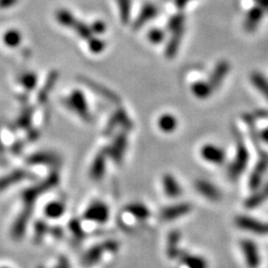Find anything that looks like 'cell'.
I'll return each instance as SVG.
<instances>
[{
  "instance_id": "obj_1",
  "label": "cell",
  "mask_w": 268,
  "mask_h": 268,
  "mask_svg": "<svg viewBox=\"0 0 268 268\" xmlns=\"http://www.w3.org/2000/svg\"><path fill=\"white\" fill-rule=\"evenodd\" d=\"M58 182H60V176L57 172H53L44 181L28 188V189H25L21 192V199L24 201V204L26 207H33L34 202L39 198L40 195L57 186Z\"/></svg>"
},
{
  "instance_id": "obj_15",
  "label": "cell",
  "mask_w": 268,
  "mask_h": 268,
  "mask_svg": "<svg viewBox=\"0 0 268 268\" xmlns=\"http://www.w3.org/2000/svg\"><path fill=\"white\" fill-rule=\"evenodd\" d=\"M195 188L203 198L210 201H218L221 199V192L216 186H213L211 182L203 179H198L195 182Z\"/></svg>"
},
{
  "instance_id": "obj_47",
  "label": "cell",
  "mask_w": 268,
  "mask_h": 268,
  "mask_svg": "<svg viewBox=\"0 0 268 268\" xmlns=\"http://www.w3.org/2000/svg\"><path fill=\"white\" fill-rule=\"evenodd\" d=\"M22 147H24V144H22L21 141H17L12 144L11 146V150H12V153L13 154H20L21 151H22Z\"/></svg>"
},
{
  "instance_id": "obj_40",
  "label": "cell",
  "mask_w": 268,
  "mask_h": 268,
  "mask_svg": "<svg viewBox=\"0 0 268 268\" xmlns=\"http://www.w3.org/2000/svg\"><path fill=\"white\" fill-rule=\"evenodd\" d=\"M168 28L170 31H174L180 28H185V15L181 12L176 13L169 19Z\"/></svg>"
},
{
  "instance_id": "obj_41",
  "label": "cell",
  "mask_w": 268,
  "mask_h": 268,
  "mask_svg": "<svg viewBox=\"0 0 268 268\" xmlns=\"http://www.w3.org/2000/svg\"><path fill=\"white\" fill-rule=\"evenodd\" d=\"M164 31L161 30L159 28H152L149 30V33H147V39H149V42L152 44H160L162 43L164 40Z\"/></svg>"
},
{
  "instance_id": "obj_6",
  "label": "cell",
  "mask_w": 268,
  "mask_h": 268,
  "mask_svg": "<svg viewBox=\"0 0 268 268\" xmlns=\"http://www.w3.org/2000/svg\"><path fill=\"white\" fill-rule=\"evenodd\" d=\"M249 160V153L247 147L241 141H238V145H237V153L234 162L230 164L229 170H228V174H229L230 179L238 178L241 173L244 172L245 168L247 167Z\"/></svg>"
},
{
  "instance_id": "obj_19",
  "label": "cell",
  "mask_w": 268,
  "mask_h": 268,
  "mask_svg": "<svg viewBox=\"0 0 268 268\" xmlns=\"http://www.w3.org/2000/svg\"><path fill=\"white\" fill-rule=\"evenodd\" d=\"M201 156L202 159L207 161L209 163L212 164H221L225 161V152H223L220 147L212 144H205L201 147Z\"/></svg>"
},
{
  "instance_id": "obj_42",
  "label": "cell",
  "mask_w": 268,
  "mask_h": 268,
  "mask_svg": "<svg viewBox=\"0 0 268 268\" xmlns=\"http://www.w3.org/2000/svg\"><path fill=\"white\" fill-rule=\"evenodd\" d=\"M48 232H49V228L46 225V222H44L42 220L36 222V226H35V239L36 240L40 241L44 238V236L48 234Z\"/></svg>"
},
{
  "instance_id": "obj_34",
  "label": "cell",
  "mask_w": 268,
  "mask_h": 268,
  "mask_svg": "<svg viewBox=\"0 0 268 268\" xmlns=\"http://www.w3.org/2000/svg\"><path fill=\"white\" fill-rule=\"evenodd\" d=\"M38 80V76L34 71H24L18 76V83H19L26 91H33L36 87Z\"/></svg>"
},
{
  "instance_id": "obj_24",
  "label": "cell",
  "mask_w": 268,
  "mask_h": 268,
  "mask_svg": "<svg viewBox=\"0 0 268 268\" xmlns=\"http://www.w3.org/2000/svg\"><path fill=\"white\" fill-rule=\"evenodd\" d=\"M179 261L187 268H208L207 261L201 256H198V255L181 252L180 256H179Z\"/></svg>"
},
{
  "instance_id": "obj_12",
  "label": "cell",
  "mask_w": 268,
  "mask_h": 268,
  "mask_svg": "<svg viewBox=\"0 0 268 268\" xmlns=\"http://www.w3.org/2000/svg\"><path fill=\"white\" fill-rule=\"evenodd\" d=\"M31 213H33V207H26V205H24V209L18 214V217L16 218V220L11 227L12 238L20 239L21 237L25 235L27 223L29 221Z\"/></svg>"
},
{
  "instance_id": "obj_33",
  "label": "cell",
  "mask_w": 268,
  "mask_h": 268,
  "mask_svg": "<svg viewBox=\"0 0 268 268\" xmlns=\"http://www.w3.org/2000/svg\"><path fill=\"white\" fill-rule=\"evenodd\" d=\"M33 115H34V107L26 106L20 112L19 116L17 119V128L22 130H28L31 128V122H33Z\"/></svg>"
},
{
  "instance_id": "obj_45",
  "label": "cell",
  "mask_w": 268,
  "mask_h": 268,
  "mask_svg": "<svg viewBox=\"0 0 268 268\" xmlns=\"http://www.w3.org/2000/svg\"><path fill=\"white\" fill-rule=\"evenodd\" d=\"M40 133L37 129L30 128L27 130V140L28 141H36L39 137Z\"/></svg>"
},
{
  "instance_id": "obj_4",
  "label": "cell",
  "mask_w": 268,
  "mask_h": 268,
  "mask_svg": "<svg viewBox=\"0 0 268 268\" xmlns=\"http://www.w3.org/2000/svg\"><path fill=\"white\" fill-rule=\"evenodd\" d=\"M119 127H122L123 130H125V131H128V132L130 131V130L133 129L132 121L130 120L127 111H125L123 107H119V109H116L114 113L112 114L109 122H107L105 127L104 135L110 136L111 134H113L115 129Z\"/></svg>"
},
{
  "instance_id": "obj_25",
  "label": "cell",
  "mask_w": 268,
  "mask_h": 268,
  "mask_svg": "<svg viewBox=\"0 0 268 268\" xmlns=\"http://www.w3.org/2000/svg\"><path fill=\"white\" fill-rule=\"evenodd\" d=\"M124 211L131 214L132 217L137 219V220H146V219L151 216L150 209L147 208L145 204L138 202L128 204L127 207L124 208Z\"/></svg>"
},
{
  "instance_id": "obj_21",
  "label": "cell",
  "mask_w": 268,
  "mask_h": 268,
  "mask_svg": "<svg viewBox=\"0 0 268 268\" xmlns=\"http://www.w3.org/2000/svg\"><path fill=\"white\" fill-rule=\"evenodd\" d=\"M268 168V156H262V159L259 160V162L256 164V167L254 168L252 174H250L249 179V187L252 189L256 190L262 185V180L264 174L266 173V170Z\"/></svg>"
},
{
  "instance_id": "obj_13",
  "label": "cell",
  "mask_w": 268,
  "mask_h": 268,
  "mask_svg": "<svg viewBox=\"0 0 268 268\" xmlns=\"http://www.w3.org/2000/svg\"><path fill=\"white\" fill-rule=\"evenodd\" d=\"M106 158H107L106 147H103V149L95 155V158H94L92 162L91 169H89V177H91L92 180L94 181L101 180L103 176L105 174Z\"/></svg>"
},
{
  "instance_id": "obj_16",
  "label": "cell",
  "mask_w": 268,
  "mask_h": 268,
  "mask_svg": "<svg viewBox=\"0 0 268 268\" xmlns=\"http://www.w3.org/2000/svg\"><path fill=\"white\" fill-rule=\"evenodd\" d=\"M158 15V7L153 3H145L133 22V29L138 30Z\"/></svg>"
},
{
  "instance_id": "obj_53",
  "label": "cell",
  "mask_w": 268,
  "mask_h": 268,
  "mask_svg": "<svg viewBox=\"0 0 268 268\" xmlns=\"http://www.w3.org/2000/svg\"><path fill=\"white\" fill-rule=\"evenodd\" d=\"M39 268H40V267H39Z\"/></svg>"
},
{
  "instance_id": "obj_44",
  "label": "cell",
  "mask_w": 268,
  "mask_h": 268,
  "mask_svg": "<svg viewBox=\"0 0 268 268\" xmlns=\"http://www.w3.org/2000/svg\"><path fill=\"white\" fill-rule=\"evenodd\" d=\"M89 27H91V30H92L93 35L94 34H95V35H102V34H104L105 30H106L105 22L102 21V20H95L92 25H89Z\"/></svg>"
},
{
  "instance_id": "obj_38",
  "label": "cell",
  "mask_w": 268,
  "mask_h": 268,
  "mask_svg": "<svg viewBox=\"0 0 268 268\" xmlns=\"http://www.w3.org/2000/svg\"><path fill=\"white\" fill-rule=\"evenodd\" d=\"M73 30L75 31L76 34H77V36L79 38L86 40V42L89 38L93 37V36H94L93 33H92V30H91V27L85 24V22L79 21V20L76 21L75 26L73 27Z\"/></svg>"
},
{
  "instance_id": "obj_14",
  "label": "cell",
  "mask_w": 268,
  "mask_h": 268,
  "mask_svg": "<svg viewBox=\"0 0 268 268\" xmlns=\"http://www.w3.org/2000/svg\"><path fill=\"white\" fill-rule=\"evenodd\" d=\"M27 163L30 165H57L61 163V159L56 153L51 151H39L30 154L27 158Z\"/></svg>"
},
{
  "instance_id": "obj_48",
  "label": "cell",
  "mask_w": 268,
  "mask_h": 268,
  "mask_svg": "<svg viewBox=\"0 0 268 268\" xmlns=\"http://www.w3.org/2000/svg\"><path fill=\"white\" fill-rule=\"evenodd\" d=\"M49 234H52L56 238H60V237L63 236V229L60 227H54L52 229H49Z\"/></svg>"
},
{
  "instance_id": "obj_23",
  "label": "cell",
  "mask_w": 268,
  "mask_h": 268,
  "mask_svg": "<svg viewBox=\"0 0 268 268\" xmlns=\"http://www.w3.org/2000/svg\"><path fill=\"white\" fill-rule=\"evenodd\" d=\"M183 31H185V28H180V29L171 31L172 36L170 37L167 46H165V51H164V54H165V56H167V58L176 57L179 48H180L181 40L183 37Z\"/></svg>"
},
{
  "instance_id": "obj_26",
  "label": "cell",
  "mask_w": 268,
  "mask_h": 268,
  "mask_svg": "<svg viewBox=\"0 0 268 268\" xmlns=\"http://www.w3.org/2000/svg\"><path fill=\"white\" fill-rule=\"evenodd\" d=\"M264 15L263 7H254L250 9V11L247 13L245 20V29L247 31H253L257 28L259 22H261Z\"/></svg>"
},
{
  "instance_id": "obj_22",
  "label": "cell",
  "mask_w": 268,
  "mask_h": 268,
  "mask_svg": "<svg viewBox=\"0 0 268 268\" xmlns=\"http://www.w3.org/2000/svg\"><path fill=\"white\" fill-rule=\"evenodd\" d=\"M162 185L164 194L167 195L169 198H178L182 195V188L180 183L174 178L172 174L167 173L164 174L162 178Z\"/></svg>"
},
{
  "instance_id": "obj_49",
  "label": "cell",
  "mask_w": 268,
  "mask_h": 268,
  "mask_svg": "<svg viewBox=\"0 0 268 268\" xmlns=\"http://www.w3.org/2000/svg\"><path fill=\"white\" fill-rule=\"evenodd\" d=\"M191 0H176V6L178 8H183L187 3H189Z\"/></svg>"
},
{
  "instance_id": "obj_29",
  "label": "cell",
  "mask_w": 268,
  "mask_h": 268,
  "mask_svg": "<svg viewBox=\"0 0 268 268\" xmlns=\"http://www.w3.org/2000/svg\"><path fill=\"white\" fill-rule=\"evenodd\" d=\"M178 127V120L170 113L162 114L158 120V128L164 133H171Z\"/></svg>"
},
{
  "instance_id": "obj_52",
  "label": "cell",
  "mask_w": 268,
  "mask_h": 268,
  "mask_svg": "<svg viewBox=\"0 0 268 268\" xmlns=\"http://www.w3.org/2000/svg\"><path fill=\"white\" fill-rule=\"evenodd\" d=\"M0 268H10V267H7V266H2V267H0Z\"/></svg>"
},
{
  "instance_id": "obj_36",
  "label": "cell",
  "mask_w": 268,
  "mask_h": 268,
  "mask_svg": "<svg viewBox=\"0 0 268 268\" xmlns=\"http://www.w3.org/2000/svg\"><path fill=\"white\" fill-rule=\"evenodd\" d=\"M250 80H252L254 86L268 100V79L265 76L258 73V71H254V73L250 75Z\"/></svg>"
},
{
  "instance_id": "obj_50",
  "label": "cell",
  "mask_w": 268,
  "mask_h": 268,
  "mask_svg": "<svg viewBox=\"0 0 268 268\" xmlns=\"http://www.w3.org/2000/svg\"><path fill=\"white\" fill-rule=\"evenodd\" d=\"M262 138H263L264 141L268 142V129H266L265 131L262 132Z\"/></svg>"
},
{
  "instance_id": "obj_31",
  "label": "cell",
  "mask_w": 268,
  "mask_h": 268,
  "mask_svg": "<svg viewBox=\"0 0 268 268\" xmlns=\"http://www.w3.org/2000/svg\"><path fill=\"white\" fill-rule=\"evenodd\" d=\"M46 217L51 219L61 218L65 212V204L62 201H51L46 204L44 209Z\"/></svg>"
},
{
  "instance_id": "obj_28",
  "label": "cell",
  "mask_w": 268,
  "mask_h": 268,
  "mask_svg": "<svg viewBox=\"0 0 268 268\" xmlns=\"http://www.w3.org/2000/svg\"><path fill=\"white\" fill-rule=\"evenodd\" d=\"M181 234L177 230L171 231V234L169 235L168 238V248L167 252L169 257L171 258H179L181 254V250L179 248V243H180Z\"/></svg>"
},
{
  "instance_id": "obj_46",
  "label": "cell",
  "mask_w": 268,
  "mask_h": 268,
  "mask_svg": "<svg viewBox=\"0 0 268 268\" xmlns=\"http://www.w3.org/2000/svg\"><path fill=\"white\" fill-rule=\"evenodd\" d=\"M19 0H0V9L11 8L18 3Z\"/></svg>"
},
{
  "instance_id": "obj_3",
  "label": "cell",
  "mask_w": 268,
  "mask_h": 268,
  "mask_svg": "<svg viewBox=\"0 0 268 268\" xmlns=\"http://www.w3.org/2000/svg\"><path fill=\"white\" fill-rule=\"evenodd\" d=\"M128 147V131L122 130L116 134L113 143L110 146H106L107 156L114 161V163L121 164L124 159V153Z\"/></svg>"
},
{
  "instance_id": "obj_43",
  "label": "cell",
  "mask_w": 268,
  "mask_h": 268,
  "mask_svg": "<svg viewBox=\"0 0 268 268\" xmlns=\"http://www.w3.org/2000/svg\"><path fill=\"white\" fill-rule=\"evenodd\" d=\"M69 229L73 232L74 236L78 237V238H82L84 236V230L82 228V225L80 222L77 220V219H73V220L69 221Z\"/></svg>"
},
{
  "instance_id": "obj_18",
  "label": "cell",
  "mask_w": 268,
  "mask_h": 268,
  "mask_svg": "<svg viewBox=\"0 0 268 268\" xmlns=\"http://www.w3.org/2000/svg\"><path fill=\"white\" fill-rule=\"evenodd\" d=\"M29 172L26 171L24 169H16L12 172L6 174L0 178V192L8 189L9 187H11L16 183H19L21 181L26 180L29 178Z\"/></svg>"
},
{
  "instance_id": "obj_30",
  "label": "cell",
  "mask_w": 268,
  "mask_h": 268,
  "mask_svg": "<svg viewBox=\"0 0 268 268\" xmlns=\"http://www.w3.org/2000/svg\"><path fill=\"white\" fill-rule=\"evenodd\" d=\"M2 42L9 48H17L22 42V35L17 29H8L2 35Z\"/></svg>"
},
{
  "instance_id": "obj_20",
  "label": "cell",
  "mask_w": 268,
  "mask_h": 268,
  "mask_svg": "<svg viewBox=\"0 0 268 268\" xmlns=\"http://www.w3.org/2000/svg\"><path fill=\"white\" fill-rule=\"evenodd\" d=\"M229 63L227 61H220L218 62V64L214 67L211 75H210L208 83L210 84V86L212 87V89H216L217 87L220 86V84L222 83V80L225 79V77L229 71Z\"/></svg>"
},
{
  "instance_id": "obj_37",
  "label": "cell",
  "mask_w": 268,
  "mask_h": 268,
  "mask_svg": "<svg viewBox=\"0 0 268 268\" xmlns=\"http://www.w3.org/2000/svg\"><path fill=\"white\" fill-rule=\"evenodd\" d=\"M119 4V12L120 18L122 24H128L130 21V17H131V6L132 1L131 0H116Z\"/></svg>"
},
{
  "instance_id": "obj_17",
  "label": "cell",
  "mask_w": 268,
  "mask_h": 268,
  "mask_svg": "<svg viewBox=\"0 0 268 268\" xmlns=\"http://www.w3.org/2000/svg\"><path fill=\"white\" fill-rule=\"evenodd\" d=\"M58 78H60V73H58L57 70H52L51 73L47 75V78L45 80V83L37 95V101L39 104H45V103L48 101V97L51 95L54 87L56 86Z\"/></svg>"
},
{
  "instance_id": "obj_11",
  "label": "cell",
  "mask_w": 268,
  "mask_h": 268,
  "mask_svg": "<svg viewBox=\"0 0 268 268\" xmlns=\"http://www.w3.org/2000/svg\"><path fill=\"white\" fill-rule=\"evenodd\" d=\"M118 247L119 245L116 241H109V243L100 246H94L93 248L89 249L88 252L85 254L84 263L86 264V265H94V264H96L100 261L102 255L105 252H116Z\"/></svg>"
},
{
  "instance_id": "obj_39",
  "label": "cell",
  "mask_w": 268,
  "mask_h": 268,
  "mask_svg": "<svg viewBox=\"0 0 268 268\" xmlns=\"http://www.w3.org/2000/svg\"><path fill=\"white\" fill-rule=\"evenodd\" d=\"M87 45H88V49L94 54H100L103 51H104L106 47V43L100 37H95V36H93V37L89 38L87 40Z\"/></svg>"
},
{
  "instance_id": "obj_7",
  "label": "cell",
  "mask_w": 268,
  "mask_h": 268,
  "mask_svg": "<svg viewBox=\"0 0 268 268\" xmlns=\"http://www.w3.org/2000/svg\"><path fill=\"white\" fill-rule=\"evenodd\" d=\"M236 225L240 229L252 232L254 235L264 236L268 235V223L258 220L256 218L248 216H239L236 218Z\"/></svg>"
},
{
  "instance_id": "obj_10",
  "label": "cell",
  "mask_w": 268,
  "mask_h": 268,
  "mask_svg": "<svg viewBox=\"0 0 268 268\" xmlns=\"http://www.w3.org/2000/svg\"><path fill=\"white\" fill-rule=\"evenodd\" d=\"M191 209H192L191 203L188 202H180L172 205H168V207H164L160 211V218L165 221L176 220V219L181 218L189 213L191 211Z\"/></svg>"
},
{
  "instance_id": "obj_51",
  "label": "cell",
  "mask_w": 268,
  "mask_h": 268,
  "mask_svg": "<svg viewBox=\"0 0 268 268\" xmlns=\"http://www.w3.org/2000/svg\"><path fill=\"white\" fill-rule=\"evenodd\" d=\"M4 152V146L2 144V141H1V136H0V154H2Z\"/></svg>"
},
{
  "instance_id": "obj_8",
  "label": "cell",
  "mask_w": 268,
  "mask_h": 268,
  "mask_svg": "<svg viewBox=\"0 0 268 268\" xmlns=\"http://www.w3.org/2000/svg\"><path fill=\"white\" fill-rule=\"evenodd\" d=\"M84 218L88 221L96 223H105L110 218V209L107 204L102 201H95L85 210Z\"/></svg>"
},
{
  "instance_id": "obj_5",
  "label": "cell",
  "mask_w": 268,
  "mask_h": 268,
  "mask_svg": "<svg viewBox=\"0 0 268 268\" xmlns=\"http://www.w3.org/2000/svg\"><path fill=\"white\" fill-rule=\"evenodd\" d=\"M78 80L83 85H85V86L88 87L89 89H92V91L95 94H97V95H100L104 98V100L111 102L112 104H116V105L121 104V97L115 92L111 91L110 88L104 86V85L94 82L93 79L86 77V76H79Z\"/></svg>"
},
{
  "instance_id": "obj_27",
  "label": "cell",
  "mask_w": 268,
  "mask_h": 268,
  "mask_svg": "<svg viewBox=\"0 0 268 268\" xmlns=\"http://www.w3.org/2000/svg\"><path fill=\"white\" fill-rule=\"evenodd\" d=\"M266 200H268V183L265 187H263L262 189H258L253 196H250L246 200L245 205L248 209H255L263 204Z\"/></svg>"
},
{
  "instance_id": "obj_32",
  "label": "cell",
  "mask_w": 268,
  "mask_h": 268,
  "mask_svg": "<svg viewBox=\"0 0 268 268\" xmlns=\"http://www.w3.org/2000/svg\"><path fill=\"white\" fill-rule=\"evenodd\" d=\"M55 17L58 24L70 29H73L76 21H77L76 17L67 9H58L55 13Z\"/></svg>"
},
{
  "instance_id": "obj_35",
  "label": "cell",
  "mask_w": 268,
  "mask_h": 268,
  "mask_svg": "<svg viewBox=\"0 0 268 268\" xmlns=\"http://www.w3.org/2000/svg\"><path fill=\"white\" fill-rule=\"evenodd\" d=\"M191 92L196 97L204 100V98L210 96L213 89L208 82H196L191 85Z\"/></svg>"
},
{
  "instance_id": "obj_2",
  "label": "cell",
  "mask_w": 268,
  "mask_h": 268,
  "mask_svg": "<svg viewBox=\"0 0 268 268\" xmlns=\"http://www.w3.org/2000/svg\"><path fill=\"white\" fill-rule=\"evenodd\" d=\"M63 103H64L67 109L77 114L78 118L85 121V122H91L92 121L91 111H89L86 97H85L82 91L74 89L68 96L63 100Z\"/></svg>"
},
{
  "instance_id": "obj_9",
  "label": "cell",
  "mask_w": 268,
  "mask_h": 268,
  "mask_svg": "<svg viewBox=\"0 0 268 268\" xmlns=\"http://www.w3.org/2000/svg\"><path fill=\"white\" fill-rule=\"evenodd\" d=\"M240 249L247 267L258 268L262 263V257L257 245L249 239H243L240 241Z\"/></svg>"
}]
</instances>
